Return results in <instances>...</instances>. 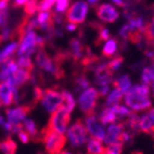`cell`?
Masks as SVG:
<instances>
[{"label": "cell", "mask_w": 154, "mask_h": 154, "mask_svg": "<svg viewBox=\"0 0 154 154\" xmlns=\"http://www.w3.org/2000/svg\"><path fill=\"white\" fill-rule=\"evenodd\" d=\"M124 103L134 112L146 111L151 108L152 103L150 99V86L144 84L133 85L125 94Z\"/></svg>", "instance_id": "1"}, {"label": "cell", "mask_w": 154, "mask_h": 154, "mask_svg": "<svg viewBox=\"0 0 154 154\" xmlns=\"http://www.w3.org/2000/svg\"><path fill=\"white\" fill-rule=\"evenodd\" d=\"M44 39L39 36L35 30H24L21 36V40L18 42V49L16 52L17 56H30L36 53L37 50L42 48Z\"/></svg>", "instance_id": "2"}, {"label": "cell", "mask_w": 154, "mask_h": 154, "mask_svg": "<svg viewBox=\"0 0 154 154\" xmlns=\"http://www.w3.org/2000/svg\"><path fill=\"white\" fill-rule=\"evenodd\" d=\"M65 135H66L67 142H69L70 146L73 149L82 148L90 139L88 129L85 127L84 122L82 121H77L75 123L70 125Z\"/></svg>", "instance_id": "3"}, {"label": "cell", "mask_w": 154, "mask_h": 154, "mask_svg": "<svg viewBox=\"0 0 154 154\" xmlns=\"http://www.w3.org/2000/svg\"><path fill=\"white\" fill-rule=\"evenodd\" d=\"M99 97L100 96L96 88L90 86L86 90L82 91L78 97V107H79L80 111L86 116L94 113Z\"/></svg>", "instance_id": "4"}, {"label": "cell", "mask_w": 154, "mask_h": 154, "mask_svg": "<svg viewBox=\"0 0 154 154\" xmlns=\"http://www.w3.org/2000/svg\"><path fill=\"white\" fill-rule=\"evenodd\" d=\"M39 100H40L42 108L45 110V112L50 113V114L58 110L64 103V98H63L62 92L51 90V88L42 91L41 95L39 97Z\"/></svg>", "instance_id": "5"}, {"label": "cell", "mask_w": 154, "mask_h": 154, "mask_svg": "<svg viewBox=\"0 0 154 154\" xmlns=\"http://www.w3.org/2000/svg\"><path fill=\"white\" fill-rule=\"evenodd\" d=\"M70 116H71V112H69L64 106H62L58 110H56L54 113L51 114L48 129L65 135L68 127H69Z\"/></svg>", "instance_id": "6"}, {"label": "cell", "mask_w": 154, "mask_h": 154, "mask_svg": "<svg viewBox=\"0 0 154 154\" xmlns=\"http://www.w3.org/2000/svg\"><path fill=\"white\" fill-rule=\"evenodd\" d=\"M44 149L48 154H59L64 149L67 139L64 135L46 128L42 135Z\"/></svg>", "instance_id": "7"}, {"label": "cell", "mask_w": 154, "mask_h": 154, "mask_svg": "<svg viewBox=\"0 0 154 154\" xmlns=\"http://www.w3.org/2000/svg\"><path fill=\"white\" fill-rule=\"evenodd\" d=\"M90 5L85 0H77L69 7L66 12V20L73 24H83L86 21Z\"/></svg>", "instance_id": "8"}, {"label": "cell", "mask_w": 154, "mask_h": 154, "mask_svg": "<svg viewBox=\"0 0 154 154\" xmlns=\"http://www.w3.org/2000/svg\"><path fill=\"white\" fill-rule=\"evenodd\" d=\"M35 63L43 71L48 72V73L54 75L56 78L59 75V68L57 66V64L50 57V55L46 53L45 50H43L42 48H40L37 51Z\"/></svg>", "instance_id": "9"}, {"label": "cell", "mask_w": 154, "mask_h": 154, "mask_svg": "<svg viewBox=\"0 0 154 154\" xmlns=\"http://www.w3.org/2000/svg\"><path fill=\"white\" fill-rule=\"evenodd\" d=\"M85 127L88 129V133L92 138L98 139L100 141H103L106 136L105 125L99 121L98 116L95 113L88 114L84 119Z\"/></svg>", "instance_id": "10"}, {"label": "cell", "mask_w": 154, "mask_h": 154, "mask_svg": "<svg viewBox=\"0 0 154 154\" xmlns=\"http://www.w3.org/2000/svg\"><path fill=\"white\" fill-rule=\"evenodd\" d=\"M97 17L103 23H114L120 17V12L111 3H101L96 8Z\"/></svg>", "instance_id": "11"}, {"label": "cell", "mask_w": 154, "mask_h": 154, "mask_svg": "<svg viewBox=\"0 0 154 154\" xmlns=\"http://www.w3.org/2000/svg\"><path fill=\"white\" fill-rule=\"evenodd\" d=\"M29 112V108L26 106H17L9 108L5 111V119L9 123L14 126H22L23 122L27 119Z\"/></svg>", "instance_id": "12"}, {"label": "cell", "mask_w": 154, "mask_h": 154, "mask_svg": "<svg viewBox=\"0 0 154 154\" xmlns=\"http://www.w3.org/2000/svg\"><path fill=\"white\" fill-rule=\"evenodd\" d=\"M124 129H125V125L123 122L122 123H112L108 125L107 131H106L105 139H103V144L108 146L111 144L121 142L120 139H121V135Z\"/></svg>", "instance_id": "13"}, {"label": "cell", "mask_w": 154, "mask_h": 154, "mask_svg": "<svg viewBox=\"0 0 154 154\" xmlns=\"http://www.w3.org/2000/svg\"><path fill=\"white\" fill-rule=\"evenodd\" d=\"M139 131L146 133L154 140V108L150 109L139 119Z\"/></svg>", "instance_id": "14"}, {"label": "cell", "mask_w": 154, "mask_h": 154, "mask_svg": "<svg viewBox=\"0 0 154 154\" xmlns=\"http://www.w3.org/2000/svg\"><path fill=\"white\" fill-rule=\"evenodd\" d=\"M14 103V96L11 85L8 82L0 83V103L1 106L9 107Z\"/></svg>", "instance_id": "15"}, {"label": "cell", "mask_w": 154, "mask_h": 154, "mask_svg": "<svg viewBox=\"0 0 154 154\" xmlns=\"http://www.w3.org/2000/svg\"><path fill=\"white\" fill-rule=\"evenodd\" d=\"M69 53L75 60H80L84 57V46L79 39L73 38L69 42Z\"/></svg>", "instance_id": "16"}, {"label": "cell", "mask_w": 154, "mask_h": 154, "mask_svg": "<svg viewBox=\"0 0 154 154\" xmlns=\"http://www.w3.org/2000/svg\"><path fill=\"white\" fill-rule=\"evenodd\" d=\"M112 84L114 85V88H120L123 94H126V93L129 91V88L133 86V85H131V77H129L128 75H118L116 79L112 80Z\"/></svg>", "instance_id": "17"}, {"label": "cell", "mask_w": 154, "mask_h": 154, "mask_svg": "<svg viewBox=\"0 0 154 154\" xmlns=\"http://www.w3.org/2000/svg\"><path fill=\"white\" fill-rule=\"evenodd\" d=\"M97 116L103 125H110V124L116 123L118 121V116H116V114L114 113L111 107H105Z\"/></svg>", "instance_id": "18"}, {"label": "cell", "mask_w": 154, "mask_h": 154, "mask_svg": "<svg viewBox=\"0 0 154 154\" xmlns=\"http://www.w3.org/2000/svg\"><path fill=\"white\" fill-rule=\"evenodd\" d=\"M105 146L98 139L91 137L86 142V152H88V154H105Z\"/></svg>", "instance_id": "19"}, {"label": "cell", "mask_w": 154, "mask_h": 154, "mask_svg": "<svg viewBox=\"0 0 154 154\" xmlns=\"http://www.w3.org/2000/svg\"><path fill=\"white\" fill-rule=\"evenodd\" d=\"M119 49V43L116 39L110 38L105 42L103 48V55L106 58H112L116 54Z\"/></svg>", "instance_id": "20"}, {"label": "cell", "mask_w": 154, "mask_h": 154, "mask_svg": "<svg viewBox=\"0 0 154 154\" xmlns=\"http://www.w3.org/2000/svg\"><path fill=\"white\" fill-rule=\"evenodd\" d=\"M123 95L124 94L120 88H114L107 95V98H106L105 101V107H112V106L119 105L120 101L122 100V98H123Z\"/></svg>", "instance_id": "21"}, {"label": "cell", "mask_w": 154, "mask_h": 154, "mask_svg": "<svg viewBox=\"0 0 154 154\" xmlns=\"http://www.w3.org/2000/svg\"><path fill=\"white\" fill-rule=\"evenodd\" d=\"M18 49V42L12 41L8 43L7 45L0 51V64L3 63L7 59H10L13 54H15Z\"/></svg>", "instance_id": "22"}, {"label": "cell", "mask_w": 154, "mask_h": 154, "mask_svg": "<svg viewBox=\"0 0 154 154\" xmlns=\"http://www.w3.org/2000/svg\"><path fill=\"white\" fill-rule=\"evenodd\" d=\"M22 128L28 134L29 136H30V138H35V137L38 136V133H39L38 127H37V124L35 122V120H32V119L30 118L26 119L25 121L23 122V124H22Z\"/></svg>", "instance_id": "23"}, {"label": "cell", "mask_w": 154, "mask_h": 154, "mask_svg": "<svg viewBox=\"0 0 154 154\" xmlns=\"http://www.w3.org/2000/svg\"><path fill=\"white\" fill-rule=\"evenodd\" d=\"M16 149V143L11 138L0 141V152L2 154H15Z\"/></svg>", "instance_id": "24"}, {"label": "cell", "mask_w": 154, "mask_h": 154, "mask_svg": "<svg viewBox=\"0 0 154 154\" xmlns=\"http://www.w3.org/2000/svg\"><path fill=\"white\" fill-rule=\"evenodd\" d=\"M62 95H63V98H64V103H63V106H64L69 112L72 113L73 110H75V108L77 107V101H75L73 95H72L70 92H68V91H63Z\"/></svg>", "instance_id": "25"}, {"label": "cell", "mask_w": 154, "mask_h": 154, "mask_svg": "<svg viewBox=\"0 0 154 154\" xmlns=\"http://www.w3.org/2000/svg\"><path fill=\"white\" fill-rule=\"evenodd\" d=\"M154 81V66L152 67H144L141 72V82L144 85H150L153 84Z\"/></svg>", "instance_id": "26"}, {"label": "cell", "mask_w": 154, "mask_h": 154, "mask_svg": "<svg viewBox=\"0 0 154 154\" xmlns=\"http://www.w3.org/2000/svg\"><path fill=\"white\" fill-rule=\"evenodd\" d=\"M112 110L114 111V113L116 114L118 119H127L129 116H131V113L133 111L129 110V108L127 106H124V105H116V106H112L111 107Z\"/></svg>", "instance_id": "27"}, {"label": "cell", "mask_w": 154, "mask_h": 154, "mask_svg": "<svg viewBox=\"0 0 154 154\" xmlns=\"http://www.w3.org/2000/svg\"><path fill=\"white\" fill-rule=\"evenodd\" d=\"M143 36H144V40H146V43L148 45H150L154 41V15L152 17L151 22L146 24Z\"/></svg>", "instance_id": "28"}, {"label": "cell", "mask_w": 154, "mask_h": 154, "mask_svg": "<svg viewBox=\"0 0 154 154\" xmlns=\"http://www.w3.org/2000/svg\"><path fill=\"white\" fill-rule=\"evenodd\" d=\"M91 86V83L88 81V79L84 75H80L75 79V92L78 94L82 92V91L86 90Z\"/></svg>", "instance_id": "29"}, {"label": "cell", "mask_w": 154, "mask_h": 154, "mask_svg": "<svg viewBox=\"0 0 154 154\" xmlns=\"http://www.w3.org/2000/svg\"><path fill=\"white\" fill-rule=\"evenodd\" d=\"M70 7V0H56L54 5V13L56 14H64L68 11Z\"/></svg>", "instance_id": "30"}, {"label": "cell", "mask_w": 154, "mask_h": 154, "mask_svg": "<svg viewBox=\"0 0 154 154\" xmlns=\"http://www.w3.org/2000/svg\"><path fill=\"white\" fill-rule=\"evenodd\" d=\"M16 63H17V65L20 66V68L30 70V71L33 69V64H32V60H31L30 56H26V55H23V56H17Z\"/></svg>", "instance_id": "31"}, {"label": "cell", "mask_w": 154, "mask_h": 154, "mask_svg": "<svg viewBox=\"0 0 154 154\" xmlns=\"http://www.w3.org/2000/svg\"><path fill=\"white\" fill-rule=\"evenodd\" d=\"M123 63H124V58L122 56H116V57H114V58H111L110 62L107 63L108 69L110 70L112 73H114V72L118 71V70L121 68Z\"/></svg>", "instance_id": "32"}, {"label": "cell", "mask_w": 154, "mask_h": 154, "mask_svg": "<svg viewBox=\"0 0 154 154\" xmlns=\"http://www.w3.org/2000/svg\"><path fill=\"white\" fill-rule=\"evenodd\" d=\"M123 146H124V143H122V142H118V143L106 146L105 154H122Z\"/></svg>", "instance_id": "33"}, {"label": "cell", "mask_w": 154, "mask_h": 154, "mask_svg": "<svg viewBox=\"0 0 154 154\" xmlns=\"http://www.w3.org/2000/svg\"><path fill=\"white\" fill-rule=\"evenodd\" d=\"M56 0H40L38 2V11H50L52 7H54Z\"/></svg>", "instance_id": "34"}, {"label": "cell", "mask_w": 154, "mask_h": 154, "mask_svg": "<svg viewBox=\"0 0 154 154\" xmlns=\"http://www.w3.org/2000/svg\"><path fill=\"white\" fill-rule=\"evenodd\" d=\"M99 32H98V36H99V41H107L110 39V30H109L107 27H103V26H99L98 28Z\"/></svg>", "instance_id": "35"}, {"label": "cell", "mask_w": 154, "mask_h": 154, "mask_svg": "<svg viewBox=\"0 0 154 154\" xmlns=\"http://www.w3.org/2000/svg\"><path fill=\"white\" fill-rule=\"evenodd\" d=\"M11 35H12V31L9 26L2 27V30L0 32V42H7L11 38Z\"/></svg>", "instance_id": "36"}, {"label": "cell", "mask_w": 154, "mask_h": 154, "mask_svg": "<svg viewBox=\"0 0 154 154\" xmlns=\"http://www.w3.org/2000/svg\"><path fill=\"white\" fill-rule=\"evenodd\" d=\"M17 138L21 140L23 143H27V142H29V140H30V136H29L28 134L26 133L25 131H24L23 128H21L20 131H17Z\"/></svg>", "instance_id": "37"}, {"label": "cell", "mask_w": 154, "mask_h": 154, "mask_svg": "<svg viewBox=\"0 0 154 154\" xmlns=\"http://www.w3.org/2000/svg\"><path fill=\"white\" fill-rule=\"evenodd\" d=\"M98 94H99L100 97H105L109 94L110 92V85L108 84H103V85H98L97 86Z\"/></svg>", "instance_id": "38"}, {"label": "cell", "mask_w": 154, "mask_h": 154, "mask_svg": "<svg viewBox=\"0 0 154 154\" xmlns=\"http://www.w3.org/2000/svg\"><path fill=\"white\" fill-rule=\"evenodd\" d=\"M65 28H66L68 31H75L78 28V25L77 24H73V23L68 22V23L66 24V26H65Z\"/></svg>", "instance_id": "39"}, {"label": "cell", "mask_w": 154, "mask_h": 154, "mask_svg": "<svg viewBox=\"0 0 154 154\" xmlns=\"http://www.w3.org/2000/svg\"><path fill=\"white\" fill-rule=\"evenodd\" d=\"M9 1H10V0H0V12L5 10H8Z\"/></svg>", "instance_id": "40"}, {"label": "cell", "mask_w": 154, "mask_h": 154, "mask_svg": "<svg viewBox=\"0 0 154 154\" xmlns=\"http://www.w3.org/2000/svg\"><path fill=\"white\" fill-rule=\"evenodd\" d=\"M31 0H14V3L17 7H25L28 2H30Z\"/></svg>", "instance_id": "41"}, {"label": "cell", "mask_w": 154, "mask_h": 154, "mask_svg": "<svg viewBox=\"0 0 154 154\" xmlns=\"http://www.w3.org/2000/svg\"><path fill=\"white\" fill-rule=\"evenodd\" d=\"M114 5H119V7H123L124 8V5H125V0H111Z\"/></svg>", "instance_id": "42"}, {"label": "cell", "mask_w": 154, "mask_h": 154, "mask_svg": "<svg viewBox=\"0 0 154 154\" xmlns=\"http://www.w3.org/2000/svg\"><path fill=\"white\" fill-rule=\"evenodd\" d=\"M85 1L91 5H96L98 2H99V0H85Z\"/></svg>", "instance_id": "43"}, {"label": "cell", "mask_w": 154, "mask_h": 154, "mask_svg": "<svg viewBox=\"0 0 154 154\" xmlns=\"http://www.w3.org/2000/svg\"><path fill=\"white\" fill-rule=\"evenodd\" d=\"M59 154H72V153H71V152H69V151H64V150H63V151L60 152Z\"/></svg>", "instance_id": "44"}, {"label": "cell", "mask_w": 154, "mask_h": 154, "mask_svg": "<svg viewBox=\"0 0 154 154\" xmlns=\"http://www.w3.org/2000/svg\"><path fill=\"white\" fill-rule=\"evenodd\" d=\"M2 24V16H1V13H0V26Z\"/></svg>", "instance_id": "45"}, {"label": "cell", "mask_w": 154, "mask_h": 154, "mask_svg": "<svg viewBox=\"0 0 154 154\" xmlns=\"http://www.w3.org/2000/svg\"><path fill=\"white\" fill-rule=\"evenodd\" d=\"M152 85H153V94H154V81H153V84H152ZM154 96V95H153Z\"/></svg>", "instance_id": "46"}, {"label": "cell", "mask_w": 154, "mask_h": 154, "mask_svg": "<svg viewBox=\"0 0 154 154\" xmlns=\"http://www.w3.org/2000/svg\"><path fill=\"white\" fill-rule=\"evenodd\" d=\"M0 83H1V81H0Z\"/></svg>", "instance_id": "47"}, {"label": "cell", "mask_w": 154, "mask_h": 154, "mask_svg": "<svg viewBox=\"0 0 154 154\" xmlns=\"http://www.w3.org/2000/svg\"><path fill=\"white\" fill-rule=\"evenodd\" d=\"M0 106H1V103H0Z\"/></svg>", "instance_id": "48"}]
</instances>
